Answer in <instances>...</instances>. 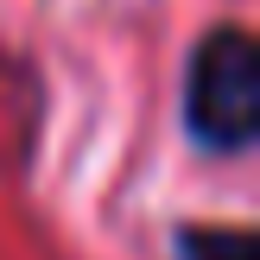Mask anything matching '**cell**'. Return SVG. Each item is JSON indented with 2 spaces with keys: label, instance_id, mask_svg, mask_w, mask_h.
<instances>
[{
  "label": "cell",
  "instance_id": "6da1fadb",
  "mask_svg": "<svg viewBox=\"0 0 260 260\" xmlns=\"http://www.w3.org/2000/svg\"><path fill=\"white\" fill-rule=\"evenodd\" d=\"M184 127L203 152L241 159L260 134V45L248 25H216L197 38L184 70Z\"/></svg>",
  "mask_w": 260,
  "mask_h": 260
},
{
  "label": "cell",
  "instance_id": "7a4b0ae2",
  "mask_svg": "<svg viewBox=\"0 0 260 260\" xmlns=\"http://www.w3.org/2000/svg\"><path fill=\"white\" fill-rule=\"evenodd\" d=\"M178 260H260L248 229H178Z\"/></svg>",
  "mask_w": 260,
  "mask_h": 260
}]
</instances>
